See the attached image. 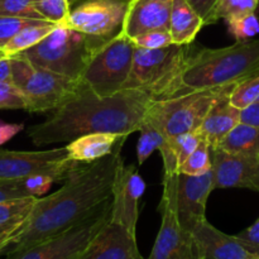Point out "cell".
Returning a JSON list of instances; mask_svg holds the SVG:
<instances>
[{
    "label": "cell",
    "instance_id": "6da1fadb",
    "mask_svg": "<svg viewBox=\"0 0 259 259\" xmlns=\"http://www.w3.org/2000/svg\"><path fill=\"white\" fill-rule=\"evenodd\" d=\"M128 137L124 136L110 154L71 175L60 190L38 197L27 222L2 249V257L19 254L66 232L110 199L116 171L124 161L121 151Z\"/></svg>",
    "mask_w": 259,
    "mask_h": 259
},
{
    "label": "cell",
    "instance_id": "7a4b0ae2",
    "mask_svg": "<svg viewBox=\"0 0 259 259\" xmlns=\"http://www.w3.org/2000/svg\"><path fill=\"white\" fill-rule=\"evenodd\" d=\"M156 99L142 90H121L100 96L83 85L77 94L53 111L50 119L28 128L37 147L71 142L93 133L126 134L139 132L147 110Z\"/></svg>",
    "mask_w": 259,
    "mask_h": 259
},
{
    "label": "cell",
    "instance_id": "3957f363",
    "mask_svg": "<svg viewBox=\"0 0 259 259\" xmlns=\"http://www.w3.org/2000/svg\"><path fill=\"white\" fill-rule=\"evenodd\" d=\"M259 70V39L223 48H201L190 55L181 76V94L240 82Z\"/></svg>",
    "mask_w": 259,
    "mask_h": 259
},
{
    "label": "cell",
    "instance_id": "277c9868",
    "mask_svg": "<svg viewBox=\"0 0 259 259\" xmlns=\"http://www.w3.org/2000/svg\"><path fill=\"white\" fill-rule=\"evenodd\" d=\"M190 45L172 43L158 50L136 48L133 66L124 90H142L156 100L181 94V76L187 65Z\"/></svg>",
    "mask_w": 259,
    "mask_h": 259
},
{
    "label": "cell",
    "instance_id": "5b68a950",
    "mask_svg": "<svg viewBox=\"0 0 259 259\" xmlns=\"http://www.w3.org/2000/svg\"><path fill=\"white\" fill-rule=\"evenodd\" d=\"M238 82L215 88L196 89L172 98L154 100L147 110L144 120L164 136H180L199 131L210 109L223 96L230 95Z\"/></svg>",
    "mask_w": 259,
    "mask_h": 259
},
{
    "label": "cell",
    "instance_id": "8992f818",
    "mask_svg": "<svg viewBox=\"0 0 259 259\" xmlns=\"http://www.w3.org/2000/svg\"><path fill=\"white\" fill-rule=\"evenodd\" d=\"M100 47L83 33L60 24L45 39L18 55L35 67L80 80L89 60Z\"/></svg>",
    "mask_w": 259,
    "mask_h": 259
},
{
    "label": "cell",
    "instance_id": "52a82bcc",
    "mask_svg": "<svg viewBox=\"0 0 259 259\" xmlns=\"http://www.w3.org/2000/svg\"><path fill=\"white\" fill-rule=\"evenodd\" d=\"M13 83L19 89L29 113H48L57 110L82 89L81 80L33 66L19 55L9 56Z\"/></svg>",
    "mask_w": 259,
    "mask_h": 259
},
{
    "label": "cell",
    "instance_id": "ba28073f",
    "mask_svg": "<svg viewBox=\"0 0 259 259\" xmlns=\"http://www.w3.org/2000/svg\"><path fill=\"white\" fill-rule=\"evenodd\" d=\"M136 45L123 32L95 51L81 76V82L100 96L124 90L133 66Z\"/></svg>",
    "mask_w": 259,
    "mask_h": 259
},
{
    "label": "cell",
    "instance_id": "9c48e42d",
    "mask_svg": "<svg viewBox=\"0 0 259 259\" xmlns=\"http://www.w3.org/2000/svg\"><path fill=\"white\" fill-rule=\"evenodd\" d=\"M180 171H164L159 210L162 223L152 252L147 259H202L191 232L177 218V182Z\"/></svg>",
    "mask_w": 259,
    "mask_h": 259
},
{
    "label": "cell",
    "instance_id": "30bf717a",
    "mask_svg": "<svg viewBox=\"0 0 259 259\" xmlns=\"http://www.w3.org/2000/svg\"><path fill=\"white\" fill-rule=\"evenodd\" d=\"M111 219V197L95 212L61 234L19 253L0 259H78L91 240Z\"/></svg>",
    "mask_w": 259,
    "mask_h": 259
},
{
    "label": "cell",
    "instance_id": "8fae6325",
    "mask_svg": "<svg viewBox=\"0 0 259 259\" xmlns=\"http://www.w3.org/2000/svg\"><path fill=\"white\" fill-rule=\"evenodd\" d=\"M83 163L73 161L67 148L48 151H0V181L24 180L37 175H50L58 181L67 180Z\"/></svg>",
    "mask_w": 259,
    "mask_h": 259
},
{
    "label": "cell",
    "instance_id": "7c38bea8",
    "mask_svg": "<svg viewBox=\"0 0 259 259\" xmlns=\"http://www.w3.org/2000/svg\"><path fill=\"white\" fill-rule=\"evenodd\" d=\"M131 0H80L71 5L65 25L104 46L123 32Z\"/></svg>",
    "mask_w": 259,
    "mask_h": 259
},
{
    "label": "cell",
    "instance_id": "4fadbf2b",
    "mask_svg": "<svg viewBox=\"0 0 259 259\" xmlns=\"http://www.w3.org/2000/svg\"><path fill=\"white\" fill-rule=\"evenodd\" d=\"M146 190V182L134 164L125 166L124 161L116 171L111 195V222L125 227L136 234L139 218V200Z\"/></svg>",
    "mask_w": 259,
    "mask_h": 259
},
{
    "label": "cell",
    "instance_id": "5bb4252c",
    "mask_svg": "<svg viewBox=\"0 0 259 259\" xmlns=\"http://www.w3.org/2000/svg\"><path fill=\"white\" fill-rule=\"evenodd\" d=\"M214 190V169L200 176L180 172L177 182V218L185 229L192 233L200 222L206 219V202Z\"/></svg>",
    "mask_w": 259,
    "mask_h": 259
},
{
    "label": "cell",
    "instance_id": "9a60e30c",
    "mask_svg": "<svg viewBox=\"0 0 259 259\" xmlns=\"http://www.w3.org/2000/svg\"><path fill=\"white\" fill-rule=\"evenodd\" d=\"M215 190L248 189L259 192V159L228 153L211 147Z\"/></svg>",
    "mask_w": 259,
    "mask_h": 259
},
{
    "label": "cell",
    "instance_id": "2e32d148",
    "mask_svg": "<svg viewBox=\"0 0 259 259\" xmlns=\"http://www.w3.org/2000/svg\"><path fill=\"white\" fill-rule=\"evenodd\" d=\"M78 259H144L137 245L136 234L109 220L91 240Z\"/></svg>",
    "mask_w": 259,
    "mask_h": 259
},
{
    "label": "cell",
    "instance_id": "e0dca14e",
    "mask_svg": "<svg viewBox=\"0 0 259 259\" xmlns=\"http://www.w3.org/2000/svg\"><path fill=\"white\" fill-rule=\"evenodd\" d=\"M192 235L202 259H259L237 238L217 229L206 219L192 230Z\"/></svg>",
    "mask_w": 259,
    "mask_h": 259
},
{
    "label": "cell",
    "instance_id": "ac0fdd59",
    "mask_svg": "<svg viewBox=\"0 0 259 259\" xmlns=\"http://www.w3.org/2000/svg\"><path fill=\"white\" fill-rule=\"evenodd\" d=\"M174 0H131L123 33L134 38L153 29H169Z\"/></svg>",
    "mask_w": 259,
    "mask_h": 259
},
{
    "label": "cell",
    "instance_id": "d6986e66",
    "mask_svg": "<svg viewBox=\"0 0 259 259\" xmlns=\"http://www.w3.org/2000/svg\"><path fill=\"white\" fill-rule=\"evenodd\" d=\"M230 95L223 96L215 103L199 128L201 136L211 147L218 146L224 137L240 123V109L233 105Z\"/></svg>",
    "mask_w": 259,
    "mask_h": 259
},
{
    "label": "cell",
    "instance_id": "ffe728a7",
    "mask_svg": "<svg viewBox=\"0 0 259 259\" xmlns=\"http://www.w3.org/2000/svg\"><path fill=\"white\" fill-rule=\"evenodd\" d=\"M124 136L126 134L123 136L110 133L86 134L71 141L66 148L73 161L90 164L110 154Z\"/></svg>",
    "mask_w": 259,
    "mask_h": 259
},
{
    "label": "cell",
    "instance_id": "44dd1931",
    "mask_svg": "<svg viewBox=\"0 0 259 259\" xmlns=\"http://www.w3.org/2000/svg\"><path fill=\"white\" fill-rule=\"evenodd\" d=\"M204 19L187 0H174L169 32L176 45H191L204 27Z\"/></svg>",
    "mask_w": 259,
    "mask_h": 259
},
{
    "label": "cell",
    "instance_id": "7402d4cb",
    "mask_svg": "<svg viewBox=\"0 0 259 259\" xmlns=\"http://www.w3.org/2000/svg\"><path fill=\"white\" fill-rule=\"evenodd\" d=\"M37 199L30 196L0 202V253L27 222Z\"/></svg>",
    "mask_w": 259,
    "mask_h": 259
},
{
    "label": "cell",
    "instance_id": "603a6c76",
    "mask_svg": "<svg viewBox=\"0 0 259 259\" xmlns=\"http://www.w3.org/2000/svg\"><path fill=\"white\" fill-rule=\"evenodd\" d=\"M215 147L228 153L259 159V128L240 121Z\"/></svg>",
    "mask_w": 259,
    "mask_h": 259
},
{
    "label": "cell",
    "instance_id": "cb8c5ba5",
    "mask_svg": "<svg viewBox=\"0 0 259 259\" xmlns=\"http://www.w3.org/2000/svg\"><path fill=\"white\" fill-rule=\"evenodd\" d=\"M58 25L60 24H55V23L48 22V20H43L37 24L29 25V27L20 30L13 39H10L3 47L2 51L5 53V56H14L20 52H24L37 43H39L42 39H45Z\"/></svg>",
    "mask_w": 259,
    "mask_h": 259
},
{
    "label": "cell",
    "instance_id": "d4e9b609",
    "mask_svg": "<svg viewBox=\"0 0 259 259\" xmlns=\"http://www.w3.org/2000/svg\"><path fill=\"white\" fill-rule=\"evenodd\" d=\"M139 133L141 136H139L138 143H137V158H138L139 164H143L154 151L161 152L162 149L168 146V137L161 133L148 121L143 120L141 128H139Z\"/></svg>",
    "mask_w": 259,
    "mask_h": 259
},
{
    "label": "cell",
    "instance_id": "484cf974",
    "mask_svg": "<svg viewBox=\"0 0 259 259\" xmlns=\"http://www.w3.org/2000/svg\"><path fill=\"white\" fill-rule=\"evenodd\" d=\"M258 8L259 0H218L205 22V25L215 24L218 20H225L235 15L257 13Z\"/></svg>",
    "mask_w": 259,
    "mask_h": 259
},
{
    "label": "cell",
    "instance_id": "4316f807",
    "mask_svg": "<svg viewBox=\"0 0 259 259\" xmlns=\"http://www.w3.org/2000/svg\"><path fill=\"white\" fill-rule=\"evenodd\" d=\"M212 169L211 146L206 139H202L196 149L189 156V158L180 166L181 174L200 176Z\"/></svg>",
    "mask_w": 259,
    "mask_h": 259
},
{
    "label": "cell",
    "instance_id": "83f0119b",
    "mask_svg": "<svg viewBox=\"0 0 259 259\" xmlns=\"http://www.w3.org/2000/svg\"><path fill=\"white\" fill-rule=\"evenodd\" d=\"M229 33L238 40H249L259 33V19L255 13L235 15L225 19Z\"/></svg>",
    "mask_w": 259,
    "mask_h": 259
},
{
    "label": "cell",
    "instance_id": "f1b7e54d",
    "mask_svg": "<svg viewBox=\"0 0 259 259\" xmlns=\"http://www.w3.org/2000/svg\"><path fill=\"white\" fill-rule=\"evenodd\" d=\"M34 8L43 19L65 24L70 14V0H34Z\"/></svg>",
    "mask_w": 259,
    "mask_h": 259
},
{
    "label": "cell",
    "instance_id": "f546056e",
    "mask_svg": "<svg viewBox=\"0 0 259 259\" xmlns=\"http://www.w3.org/2000/svg\"><path fill=\"white\" fill-rule=\"evenodd\" d=\"M202 139H204V137L201 136V133H200L199 131L187 132V133H182L180 134V136L169 138L171 146L175 151V154H176L177 159H179L180 166H181V164L189 158L190 154L199 147V144L201 143Z\"/></svg>",
    "mask_w": 259,
    "mask_h": 259
},
{
    "label": "cell",
    "instance_id": "4dcf8cb0",
    "mask_svg": "<svg viewBox=\"0 0 259 259\" xmlns=\"http://www.w3.org/2000/svg\"><path fill=\"white\" fill-rule=\"evenodd\" d=\"M43 20L45 19H30V18L4 17V15H0V50H3V47L10 39H13L20 30L29 27V25L43 22Z\"/></svg>",
    "mask_w": 259,
    "mask_h": 259
},
{
    "label": "cell",
    "instance_id": "1f68e13d",
    "mask_svg": "<svg viewBox=\"0 0 259 259\" xmlns=\"http://www.w3.org/2000/svg\"><path fill=\"white\" fill-rule=\"evenodd\" d=\"M0 15L43 19L35 10L34 0H0Z\"/></svg>",
    "mask_w": 259,
    "mask_h": 259
},
{
    "label": "cell",
    "instance_id": "d6a6232c",
    "mask_svg": "<svg viewBox=\"0 0 259 259\" xmlns=\"http://www.w3.org/2000/svg\"><path fill=\"white\" fill-rule=\"evenodd\" d=\"M136 47L144 50H158L174 43L169 29H153L132 38Z\"/></svg>",
    "mask_w": 259,
    "mask_h": 259
},
{
    "label": "cell",
    "instance_id": "836d02e7",
    "mask_svg": "<svg viewBox=\"0 0 259 259\" xmlns=\"http://www.w3.org/2000/svg\"><path fill=\"white\" fill-rule=\"evenodd\" d=\"M0 109L27 110L24 96L14 83L0 82Z\"/></svg>",
    "mask_w": 259,
    "mask_h": 259
},
{
    "label": "cell",
    "instance_id": "e575fe53",
    "mask_svg": "<svg viewBox=\"0 0 259 259\" xmlns=\"http://www.w3.org/2000/svg\"><path fill=\"white\" fill-rule=\"evenodd\" d=\"M30 196H34V194H33L32 187H30L29 177L24 180L0 181V202Z\"/></svg>",
    "mask_w": 259,
    "mask_h": 259
},
{
    "label": "cell",
    "instance_id": "d590c367",
    "mask_svg": "<svg viewBox=\"0 0 259 259\" xmlns=\"http://www.w3.org/2000/svg\"><path fill=\"white\" fill-rule=\"evenodd\" d=\"M237 238L250 253L259 258V218L249 228L238 233Z\"/></svg>",
    "mask_w": 259,
    "mask_h": 259
},
{
    "label": "cell",
    "instance_id": "8d00e7d4",
    "mask_svg": "<svg viewBox=\"0 0 259 259\" xmlns=\"http://www.w3.org/2000/svg\"><path fill=\"white\" fill-rule=\"evenodd\" d=\"M240 121L259 128V101L240 110Z\"/></svg>",
    "mask_w": 259,
    "mask_h": 259
},
{
    "label": "cell",
    "instance_id": "74e56055",
    "mask_svg": "<svg viewBox=\"0 0 259 259\" xmlns=\"http://www.w3.org/2000/svg\"><path fill=\"white\" fill-rule=\"evenodd\" d=\"M23 129H24L23 124H10L0 120V146L14 138Z\"/></svg>",
    "mask_w": 259,
    "mask_h": 259
},
{
    "label": "cell",
    "instance_id": "f35d334b",
    "mask_svg": "<svg viewBox=\"0 0 259 259\" xmlns=\"http://www.w3.org/2000/svg\"><path fill=\"white\" fill-rule=\"evenodd\" d=\"M190 4L194 7V9L196 10L200 14V17L204 19V24L206 22V19L209 18L210 13H211L212 8L215 7L218 0H187Z\"/></svg>",
    "mask_w": 259,
    "mask_h": 259
},
{
    "label": "cell",
    "instance_id": "ab89813d",
    "mask_svg": "<svg viewBox=\"0 0 259 259\" xmlns=\"http://www.w3.org/2000/svg\"><path fill=\"white\" fill-rule=\"evenodd\" d=\"M0 82L13 83L12 62L9 56L0 58Z\"/></svg>",
    "mask_w": 259,
    "mask_h": 259
},
{
    "label": "cell",
    "instance_id": "60d3db41",
    "mask_svg": "<svg viewBox=\"0 0 259 259\" xmlns=\"http://www.w3.org/2000/svg\"><path fill=\"white\" fill-rule=\"evenodd\" d=\"M77 2H80V0H70V7H71V5L75 4V3H77Z\"/></svg>",
    "mask_w": 259,
    "mask_h": 259
},
{
    "label": "cell",
    "instance_id": "b9f144b4",
    "mask_svg": "<svg viewBox=\"0 0 259 259\" xmlns=\"http://www.w3.org/2000/svg\"><path fill=\"white\" fill-rule=\"evenodd\" d=\"M2 57H5V53L3 52L2 50H0V58H2Z\"/></svg>",
    "mask_w": 259,
    "mask_h": 259
},
{
    "label": "cell",
    "instance_id": "7bdbcfd3",
    "mask_svg": "<svg viewBox=\"0 0 259 259\" xmlns=\"http://www.w3.org/2000/svg\"><path fill=\"white\" fill-rule=\"evenodd\" d=\"M0 258H2V253H0Z\"/></svg>",
    "mask_w": 259,
    "mask_h": 259
}]
</instances>
